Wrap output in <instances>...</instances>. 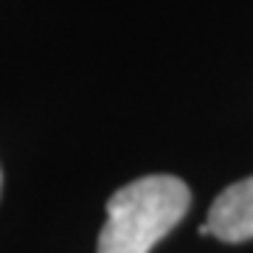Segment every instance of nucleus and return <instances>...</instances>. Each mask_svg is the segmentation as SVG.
Here are the masks:
<instances>
[{
  "label": "nucleus",
  "mask_w": 253,
  "mask_h": 253,
  "mask_svg": "<svg viewBox=\"0 0 253 253\" xmlns=\"http://www.w3.org/2000/svg\"><path fill=\"white\" fill-rule=\"evenodd\" d=\"M200 231L231 245L253 239V177L228 186L208 208V219Z\"/></svg>",
  "instance_id": "2"
},
{
  "label": "nucleus",
  "mask_w": 253,
  "mask_h": 253,
  "mask_svg": "<svg viewBox=\"0 0 253 253\" xmlns=\"http://www.w3.org/2000/svg\"><path fill=\"white\" fill-rule=\"evenodd\" d=\"M191 206V191L180 177L152 174L126 183L107 200V225L99 253H149Z\"/></svg>",
  "instance_id": "1"
}]
</instances>
